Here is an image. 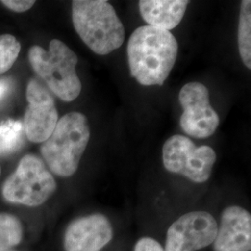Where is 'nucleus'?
I'll return each instance as SVG.
<instances>
[{
    "label": "nucleus",
    "mask_w": 251,
    "mask_h": 251,
    "mask_svg": "<svg viewBox=\"0 0 251 251\" xmlns=\"http://www.w3.org/2000/svg\"><path fill=\"white\" fill-rule=\"evenodd\" d=\"M26 98L28 106L23 122L25 136L33 143H44L59 120L55 101L49 90L36 79L28 83Z\"/></svg>",
    "instance_id": "nucleus-9"
},
{
    "label": "nucleus",
    "mask_w": 251,
    "mask_h": 251,
    "mask_svg": "<svg viewBox=\"0 0 251 251\" xmlns=\"http://www.w3.org/2000/svg\"><path fill=\"white\" fill-rule=\"evenodd\" d=\"M12 83L9 79H1L0 80V100L4 99L11 89Z\"/></svg>",
    "instance_id": "nucleus-19"
},
{
    "label": "nucleus",
    "mask_w": 251,
    "mask_h": 251,
    "mask_svg": "<svg viewBox=\"0 0 251 251\" xmlns=\"http://www.w3.org/2000/svg\"><path fill=\"white\" fill-rule=\"evenodd\" d=\"M25 138L22 121L8 119L0 122V156H8L18 152Z\"/></svg>",
    "instance_id": "nucleus-13"
},
{
    "label": "nucleus",
    "mask_w": 251,
    "mask_h": 251,
    "mask_svg": "<svg viewBox=\"0 0 251 251\" xmlns=\"http://www.w3.org/2000/svg\"><path fill=\"white\" fill-rule=\"evenodd\" d=\"M72 18L76 33L94 53L107 55L125 40L124 25L108 1L75 0Z\"/></svg>",
    "instance_id": "nucleus-2"
},
{
    "label": "nucleus",
    "mask_w": 251,
    "mask_h": 251,
    "mask_svg": "<svg viewBox=\"0 0 251 251\" xmlns=\"http://www.w3.org/2000/svg\"><path fill=\"white\" fill-rule=\"evenodd\" d=\"M0 173H1V168H0Z\"/></svg>",
    "instance_id": "nucleus-20"
},
{
    "label": "nucleus",
    "mask_w": 251,
    "mask_h": 251,
    "mask_svg": "<svg viewBox=\"0 0 251 251\" xmlns=\"http://www.w3.org/2000/svg\"><path fill=\"white\" fill-rule=\"evenodd\" d=\"M188 4L187 0H142L139 9L148 25L170 31L179 25Z\"/></svg>",
    "instance_id": "nucleus-12"
},
{
    "label": "nucleus",
    "mask_w": 251,
    "mask_h": 251,
    "mask_svg": "<svg viewBox=\"0 0 251 251\" xmlns=\"http://www.w3.org/2000/svg\"><path fill=\"white\" fill-rule=\"evenodd\" d=\"M57 188L45 163L34 154L25 155L3 185L4 198L13 204L38 206L44 204Z\"/></svg>",
    "instance_id": "nucleus-5"
},
{
    "label": "nucleus",
    "mask_w": 251,
    "mask_h": 251,
    "mask_svg": "<svg viewBox=\"0 0 251 251\" xmlns=\"http://www.w3.org/2000/svg\"><path fill=\"white\" fill-rule=\"evenodd\" d=\"M21 51V44L11 35L0 36V74L7 72L16 62Z\"/></svg>",
    "instance_id": "nucleus-16"
},
{
    "label": "nucleus",
    "mask_w": 251,
    "mask_h": 251,
    "mask_svg": "<svg viewBox=\"0 0 251 251\" xmlns=\"http://www.w3.org/2000/svg\"><path fill=\"white\" fill-rule=\"evenodd\" d=\"M28 58L34 71L58 98L72 101L79 96L82 84L75 69L78 59L63 41L51 40L49 50L33 46Z\"/></svg>",
    "instance_id": "nucleus-4"
},
{
    "label": "nucleus",
    "mask_w": 251,
    "mask_h": 251,
    "mask_svg": "<svg viewBox=\"0 0 251 251\" xmlns=\"http://www.w3.org/2000/svg\"><path fill=\"white\" fill-rule=\"evenodd\" d=\"M238 50L243 63L251 69V1L243 0L238 23Z\"/></svg>",
    "instance_id": "nucleus-14"
},
{
    "label": "nucleus",
    "mask_w": 251,
    "mask_h": 251,
    "mask_svg": "<svg viewBox=\"0 0 251 251\" xmlns=\"http://www.w3.org/2000/svg\"><path fill=\"white\" fill-rule=\"evenodd\" d=\"M179 101L183 109L179 125L186 134L204 139L215 133L220 117L209 102V91L204 84L190 82L179 93Z\"/></svg>",
    "instance_id": "nucleus-7"
},
{
    "label": "nucleus",
    "mask_w": 251,
    "mask_h": 251,
    "mask_svg": "<svg viewBox=\"0 0 251 251\" xmlns=\"http://www.w3.org/2000/svg\"><path fill=\"white\" fill-rule=\"evenodd\" d=\"M90 139L87 117L73 112L58 120L53 132L42 143L40 151L54 174L64 178L71 177L78 169Z\"/></svg>",
    "instance_id": "nucleus-3"
},
{
    "label": "nucleus",
    "mask_w": 251,
    "mask_h": 251,
    "mask_svg": "<svg viewBox=\"0 0 251 251\" xmlns=\"http://www.w3.org/2000/svg\"><path fill=\"white\" fill-rule=\"evenodd\" d=\"M179 45L170 31L144 25L128 39L126 53L131 76L143 86H162L176 63Z\"/></svg>",
    "instance_id": "nucleus-1"
},
{
    "label": "nucleus",
    "mask_w": 251,
    "mask_h": 251,
    "mask_svg": "<svg viewBox=\"0 0 251 251\" xmlns=\"http://www.w3.org/2000/svg\"><path fill=\"white\" fill-rule=\"evenodd\" d=\"M1 3L8 9L15 12H25L31 9L36 1H23V0H3Z\"/></svg>",
    "instance_id": "nucleus-18"
},
{
    "label": "nucleus",
    "mask_w": 251,
    "mask_h": 251,
    "mask_svg": "<svg viewBox=\"0 0 251 251\" xmlns=\"http://www.w3.org/2000/svg\"><path fill=\"white\" fill-rule=\"evenodd\" d=\"M213 244L214 251H251V213L239 206L226 207Z\"/></svg>",
    "instance_id": "nucleus-11"
},
{
    "label": "nucleus",
    "mask_w": 251,
    "mask_h": 251,
    "mask_svg": "<svg viewBox=\"0 0 251 251\" xmlns=\"http://www.w3.org/2000/svg\"><path fill=\"white\" fill-rule=\"evenodd\" d=\"M134 251H164L161 245L151 237L141 238L135 245Z\"/></svg>",
    "instance_id": "nucleus-17"
},
{
    "label": "nucleus",
    "mask_w": 251,
    "mask_h": 251,
    "mask_svg": "<svg viewBox=\"0 0 251 251\" xmlns=\"http://www.w3.org/2000/svg\"><path fill=\"white\" fill-rule=\"evenodd\" d=\"M163 164L172 173L203 183L210 178L217 160L216 152L210 146H197L188 137L174 135L163 145Z\"/></svg>",
    "instance_id": "nucleus-6"
},
{
    "label": "nucleus",
    "mask_w": 251,
    "mask_h": 251,
    "mask_svg": "<svg viewBox=\"0 0 251 251\" xmlns=\"http://www.w3.org/2000/svg\"><path fill=\"white\" fill-rule=\"evenodd\" d=\"M218 225L206 211L179 217L168 230L164 251H198L214 242Z\"/></svg>",
    "instance_id": "nucleus-8"
},
{
    "label": "nucleus",
    "mask_w": 251,
    "mask_h": 251,
    "mask_svg": "<svg viewBox=\"0 0 251 251\" xmlns=\"http://www.w3.org/2000/svg\"><path fill=\"white\" fill-rule=\"evenodd\" d=\"M113 238V228L100 213L81 217L68 225L63 246L66 251H100Z\"/></svg>",
    "instance_id": "nucleus-10"
},
{
    "label": "nucleus",
    "mask_w": 251,
    "mask_h": 251,
    "mask_svg": "<svg viewBox=\"0 0 251 251\" xmlns=\"http://www.w3.org/2000/svg\"><path fill=\"white\" fill-rule=\"evenodd\" d=\"M24 229L16 216L0 213V251H9L23 239Z\"/></svg>",
    "instance_id": "nucleus-15"
}]
</instances>
